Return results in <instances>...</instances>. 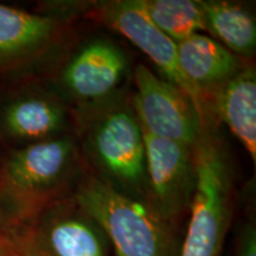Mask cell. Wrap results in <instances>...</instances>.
I'll return each instance as SVG.
<instances>
[{"instance_id": "1", "label": "cell", "mask_w": 256, "mask_h": 256, "mask_svg": "<svg viewBox=\"0 0 256 256\" xmlns=\"http://www.w3.org/2000/svg\"><path fill=\"white\" fill-rule=\"evenodd\" d=\"M74 200L110 238L116 256H170L172 226L148 202L87 176Z\"/></svg>"}, {"instance_id": "2", "label": "cell", "mask_w": 256, "mask_h": 256, "mask_svg": "<svg viewBox=\"0 0 256 256\" xmlns=\"http://www.w3.org/2000/svg\"><path fill=\"white\" fill-rule=\"evenodd\" d=\"M86 151L102 182L130 196L147 200L146 147L133 107L100 104L84 136Z\"/></svg>"}, {"instance_id": "3", "label": "cell", "mask_w": 256, "mask_h": 256, "mask_svg": "<svg viewBox=\"0 0 256 256\" xmlns=\"http://www.w3.org/2000/svg\"><path fill=\"white\" fill-rule=\"evenodd\" d=\"M78 147L72 136L28 144L8 156L0 171L2 194L22 214L58 200L78 172Z\"/></svg>"}, {"instance_id": "4", "label": "cell", "mask_w": 256, "mask_h": 256, "mask_svg": "<svg viewBox=\"0 0 256 256\" xmlns=\"http://www.w3.org/2000/svg\"><path fill=\"white\" fill-rule=\"evenodd\" d=\"M196 185L179 256H220L230 220V168L223 147L206 132L194 147Z\"/></svg>"}, {"instance_id": "5", "label": "cell", "mask_w": 256, "mask_h": 256, "mask_svg": "<svg viewBox=\"0 0 256 256\" xmlns=\"http://www.w3.org/2000/svg\"><path fill=\"white\" fill-rule=\"evenodd\" d=\"M90 14L142 50L158 66L166 81L191 98L204 124H208L209 102L184 76L178 62L177 44L156 26L147 14L144 0L102 2L95 6Z\"/></svg>"}, {"instance_id": "6", "label": "cell", "mask_w": 256, "mask_h": 256, "mask_svg": "<svg viewBox=\"0 0 256 256\" xmlns=\"http://www.w3.org/2000/svg\"><path fill=\"white\" fill-rule=\"evenodd\" d=\"M134 82L133 110L144 132L194 148L206 134V124L191 98L144 64L136 66Z\"/></svg>"}, {"instance_id": "7", "label": "cell", "mask_w": 256, "mask_h": 256, "mask_svg": "<svg viewBox=\"0 0 256 256\" xmlns=\"http://www.w3.org/2000/svg\"><path fill=\"white\" fill-rule=\"evenodd\" d=\"M147 202L174 226L190 206L196 185L194 148L144 132Z\"/></svg>"}, {"instance_id": "8", "label": "cell", "mask_w": 256, "mask_h": 256, "mask_svg": "<svg viewBox=\"0 0 256 256\" xmlns=\"http://www.w3.org/2000/svg\"><path fill=\"white\" fill-rule=\"evenodd\" d=\"M106 238L72 197L49 204L20 246L32 256H106Z\"/></svg>"}, {"instance_id": "9", "label": "cell", "mask_w": 256, "mask_h": 256, "mask_svg": "<svg viewBox=\"0 0 256 256\" xmlns=\"http://www.w3.org/2000/svg\"><path fill=\"white\" fill-rule=\"evenodd\" d=\"M127 57L113 42L98 38L82 46L64 66L60 83L76 100L98 104L119 87Z\"/></svg>"}, {"instance_id": "10", "label": "cell", "mask_w": 256, "mask_h": 256, "mask_svg": "<svg viewBox=\"0 0 256 256\" xmlns=\"http://www.w3.org/2000/svg\"><path fill=\"white\" fill-rule=\"evenodd\" d=\"M209 104L218 119L238 138L252 162L256 160V74L242 66L238 74L211 92Z\"/></svg>"}, {"instance_id": "11", "label": "cell", "mask_w": 256, "mask_h": 256, "mask_svg": "<svg viewBox=\"0 0 256 256\" xmlns=\"http://www.w3.org/2000/svg\"><path fill=\"white\" fill-rule=\"evenodd\" d=\"M178 62L188 82L206 98L242 68L241 60L203 34H194L177 44ZM209 102V100H208Z\"/></svg>"}, {"instance_id": "12", "label": "cell", "mask_w": 256, "mask_h": 256, "mask_svg": "<svg viewBox=\"0 0 256 256\" xmlns=\"http://www.w3.org/2000/svg\"><path fill=\"white\" fill-rule=\"evenodd\" d=\"M66 113L60 101L44 95L19 96L0 113L2 133L16 142L34 144L62 136Z\"/></svg>"}, {"instance_id": "13", "label": "cell", "mask_w": 256, "mask_h": 256, "mask_svg": "<svg viewBox=\"0 0 256 256\" xmlns=\"http://www.w3.org/2000/svg\"><path fill=\"white\" fill-rule=\"evenodd\" d=\"M58 31L60 22L51 16L0 4V66L24 62L43 52Z\"/></svg>"}, {"instance_id": "14", "label": "cell", "mask_w": 256, "mask_h": 256, "mask_svg": "<svg viewBox=\"0 0 256 256\" xmlns=\"http://www.w3.org/2000/svg\"><path fill=\"white\" fill-rule=\"evenodd\" d=\"M203 30L234 55L252 57L256 48L255 18L244 6L230 2L200 0Z\"/></svg>"}, {"instance_id": "15", "label": "cell", "mask_w": 256, "mask_h": 256, "mask_svg": "<svg viewBox=\"0 0 256 256\" xmlns=\"http://www.w3.org/2000/svg\"><path fill=\"white\" fill-rule=\"evenodd\" d=\"M147 14L176 44L203 30L200 0H144Z\"/></svg>"}, {"instance_id": "16", "label": "cell", "mask_w": 256, "mask_h": 256, "mask_svg": "<svg viewBox=\"0 0 256 256\" xmlns=\"http://www.w3.org/2000/svg\"><path fill=\"white\" fill-rule=\"evenodd\" d=\"M22 215V211L0 192V244L8 241L10 232Z\"/></svg>"}, {"instance_id": "17", "label": "cell", "mask_w": 256, "mask_h": 256, "mask_svg": "<svg viewBox=\"0 0 256 256\" xmlns=\"http://www.w3.org/2000/svg\"><path fill=\"white\" fill-rule=\"evenodd\" d=\"M236 256H256V230L254 224H248L241 232Z\"/></svg>"}, {"instance_id": "18", "label": "cell", "mask_w": 256, "mask_h": 256, "mask_svg": "<svg viewBox=\"0 0 256 256\" xmlns=\"http://www.w3.org/2000/svg\"><path fill=\"white\" fill-rule=\"evenodd\" d=\"M0 256H32L20 244L8 240L0 244Z\"/></svg>"}]
</instances>
